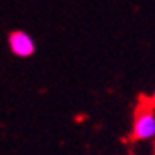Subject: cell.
<instances>
[{
	"label": "cell",
	"mask_w": 155,
	"mask_h": 155,
	"mask_svg": "<svg viewBox=\"0 0 155 155\" xmlns=\"http://www.w3.org/2000/svg\"><path fill=\"white\" fill-rule=\"evenodd\" d=\"M133 134L136 140H150L155 136V115L150 108L141 106L134 120Z\"/></svg>",
	"instance_id": "1"
},
{
	"label": "cell",
	"mask_w": 155,
	"mask_h": 155,
	"mask_svg": "<svg viewBox=\"0 0 155 155\" xmlns=\"http://www.w3.org/2000/svg\"><path fill=\"white\" fill-rule=\"evenodd\" d=\"M153 101H155V98H153Z\"/></svg>",
	"instance_id": "3"
},
{
	"label": "cell",
	"mask_w": 155,
	"mask_h": 155,
	"mask_svg": "<svg viewBox=\"0 0 155 155\" xmlns=\"http://www.w3.org/2000/svg\"><path fill=\"white\" fill-rule=\"evenodd\" d=\"M9 45H11V51L19 58L31 56L33 51H35V44L31 40V37L28 33H25V31H14V33H11Z\"/></svg>",
	"instance_id": "2"
}]
</instances>
